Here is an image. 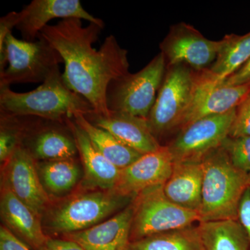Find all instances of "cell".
<instances>
[{"label":"cell","mask_w":250,"mask_h":250,"mask_svg":"<svg viewBox=\"0 0 250 250\" xmlns=\"http://www.w3.org/2000/svg\"><path fill=\"white\" fill-rule=\"evenodd\" d=\"M250 136V94L236 108V117L231 129L229 137L237 138Z\"/></svg>","instance_id":"obj_28"},{"label":"cell","mask_w":250,"mask_h":250,"mask_svg":"<svg viewBox=\"0 0 250 250\" xmlns=\"http://www.w3.org/2000/svg\"><path fill=\"white\" fill-rule=\"evenodd\" d=\"M93 111L85 98L65 85L59 67L31 91L17 93L10 86H0V113L65 121L77 113L85 116Z\"/></svg>","instance_id":"obj_2"},{"label":"cell","mask_w":250,"mask_h":250,"mask_svg":"<svg viewBox=\"0 0 250 250\" xmlns=\"http://www.w3.org/2000/svg\"><path fill=\"white\" fill-rule=\"evenodd\" d=\"M248 187L250 188V171L248 173Z\"/></svg>","instance_id":"obj_34"},{"label":"cell","mask_w":250,"mask_h":250,"mask_svg":"<svg viewBox=\"0 0 250 250\" xmlns=\"http://www.w3.org/2000/svg\"><path fill=\"white\" fill-rule=\"evenodd\" d=\"M59 121H52L47 125L34 130L31 134L29 129L22 143L35 160L56 161L75 159L79 154L73 135L69 129L56 126Z\"/></svg>","instance_id":"obj_19"},{"label":"cell","mask_w":250,"mask_h":250,"mask_svg":"<svg viewBox=\"0 0 250 250\" xmlns=\"http://www.w3.org/2000/svg\"><path fill=\"white\" fill-rule=\"evenodd\" d=\"M0 250H30L29 247L6 227L0 228Z\"/></svg>","instance_id":"obj_29"},{"label":"cell","mask_w":250,"mask_h":250,"mask_svg":"<svg viewBox=\"0 0 250 250\" xmlns=\"http://www.w3.org/2000/svg\"><path fill=\"white\" fill-rule=\"evenodd\" d=\"M236 108L219 116L202 118L179 129L167 146L174 162H202L221 147L229 134Z\"/></svg>","instance_id":"obj_9"},{"label":"cell","mask_w":250,"mask_h":250,"mask_svg":"<svg viewBox=\"0 0 250 250\" xmlns=\"http://www.w3.org/2000/svg\"><path fill=\"white\" fill-rule=\"evenodd\" d=\"M203 177L202 162H174L170 178L164 185V192L176 205L199 213Z\"/></svg>","instance_id":"obj_20"},{"label":"cell","mask_w":250,"mask_h":250,"mask_svg":"<svg viewBox=\"0 0 250 250\" xmlns=\"http://www.w3.org/2000/svg\"><path fill=\"white\" fill-rule=\"evenodd\" d=\"M132 202L108 220L65 235L66 239L76 242L84 250H128L134 217Z\"/></svg>","instance_id":"obj_16"},{"label":"cell","mask_w":250,"mask_h":250,"mask_svg":"<svg viewBox=\"0 0 250 250\" xmlns=\"http://www.w3.org/2000/svg\"><path fill=\"white\" fill-rule=\"evenodd\" d=\"M84 116L92 124L106 130L125 146L143 155L156 152L162 146L153 134L147 120L115 111L104 115L93 111Z\"/></svg>","instance_id":"obj_15"},{"label":"cell","mask_w":250,"mask_h":250,"mask_svg":"<svg viewBox=\"0 0 250 250\" xmlns=\"http://www.w3.org/2000/svg\"><path fill=\"white\" fill-rule=\"evenodd\" d=\"M166 61L158 54L146 66L112 81L106 90L108 111L122 112L147 120L165 76Z\"/></svg>","instance_id":"obj_6"},{"label":"cell","mask_w":250,"mask_h":250,"mask_svg":"<svg viewBox=\"0 0 250 250\" xmlns=\"http://www.w3.org/2000/svg\"><path fill=\"white\" fill-rule=\"evenodd\" d=\"M202 164L200 223L238 220L240 202L248 188V174L233 165L222 147L208 154Z\"/></svg>","instance_id":"obj_3"},{"label":"cell","mask_w":250,"mask_h":250,"mask_svg":"<svg viewBox=\"0 0 250 250\" xmlns=\"http://www.w3.org/2000/svg\"><path fill=\"white\" fill-rule=\"evenodd\" d=\"M128 250H206L199 225L130 242Z\"/></svg>","instance_id":"obj_24"},{"label":"cell","mask_w":250,"mask_h":250,"mask_svg":"<svg viewBox=\"0 0 250 250\" xmlns=\"http://www.w3.org/2000/svg\"><path fill=\"white\" fill-rule=\"evenodd\" d=\"M197 75V72L182 64L166 67L165 76L147 120L158 141L182 126L193 98Z\"/></svg>","instance_id":"obj_7"},{"label":"cell","mask_w":250,"mask_h":250,"mask_svg":"<svg viewBox=\"0 0 250 250\" xmlns=\"http://www.w3.org/2000/svg\"><path fill=\"white\" fill-rule=\"evenodd\" d=\"M39 250H84L77 243L69 239L49 238Z\"/></svg>","instance_id":"obj_33"},{"label":"cell","mask_w":250,"mask_h":250,"mask_svg":"<svg viewBox=\"0 0 250 250\" xmlns=\"http://www.w3.org/2000/svg\"><path fill=\"white\" fill-rule=\"evenodd\" d=\"M21 12L12 11L0 19V48L4 45L5 39L10 33H12V29L17 27L21 21Z\"/></svg>","instance_id":"obj_31"},{"label":"cell","mask_w":250,"mask_h":250,"mask_svg":"<svg viewBox=\"0 0 250 250\" xmlns=\"http://www.w3.org/2000/svg\"><path fill=\"white\" fill-rule=\"evenodd\" d=\"M238 220L241 224L249 239L250 246V188L248 187L242 197L238 207Z\"/></svg>","instance_id":"obj_30"},{"label":"cell","mask_w":250,"mask_h":250,"mask_svg":"<svg viewBox=\"0 0 250 250\" xmlns=\"http://www.w3.org/2000/svg\"><path fill=\"white\" fill-rule=\"evenodd\" d=\"M221 45V41L208 40L193 26L180 22L171 26L160 49L167 66L182 64L202 72L214 62Z\"/></svg>","instance_id":"obj_10"},{"label":"cell","mask_w":250,"mask_h":250,"mask_svg":"<svg viewBox=\"0 0 250 250\" xmlns=\"http://www.w3.org/2000/svg\"><path fill=\"white\" fill-rule=\"evenodd\" d=\"M134 198L116 190L82 194L52 210L47 219V226L52 233L65 235L83 231L124 209Z\"/></svg>","instance_id":"obj_5"},{"label":"cell","mask_w":250,"mask_h":250,"mask_svg":"<svg viewBox=\"0 0 250 250\" xmlns=\"http://www.w3.org/2000/svg\"><path fill=\"white\" fill-rule=\"evenodd\" d=\"M211 66L202 73L213 82H220L238 71L250 59V32L245 35L228 34Z\"/></svg>","instance_id":"obj_21"},{"label":"cell","mask_w":250,"mask_h":250,"mask_svg":"<svg viewBox=\"0 0 250 250\" xmlns=\"http://www.w3.org/2000/svg\"><path fill=\"white\" fill-rule=\"evenodd\" d=\"M250 94V83L225 85L197 72L193 98L181 128L202 118L228 113L238 107Z\"/></svg>","instance_id":"obj_12"},{"label":"cell","mask_w":250,"mask_h":250,"mask_svg":"<svg viewBox=\"0 0 250 250\" xmlns=\"http://www.w3.org/2000/svg\"><path fill=\"white\" fill-rule=\"evenodd\" d=\"M174 161L167 146L143 154L137 161L122 169L114 190L129 196H137L148 188L164 184L170 178Z\"/></svg>","instance_id":"obj_14"},{"label":"cell","mask_w":250,"mask_h":250,"mask_svg":"<svg viewBox=\"0 0 250 250\" xmlns=\"http://www.w3.org/2000/svg\"><path fill=\"white\" fill-rule=\"evenodd\" d=\"M72 119L84 131L97 149L121 170L131 165L143 155L125 146L106 130L92 124L84 115L77 113Z\"/></svg>","instance_id":"obj_22"},{"label":"cell","mask_w":250,"mask_h":250,"mask_svg":"<svg viewBox=\"0 0 250 250\" xmlns=\"http://www.w3.org/2000/svg\"><path fill=\"white\" fill-rule=\"evenodd\" d=\"M103 29L95 23L83 27L82 20L67 18L46 26L41 34L65 64L62 77L65 85L85 98L94 111L106 115L109 113L106 103L108 84L129 73V63L127 50L114 36H107L99 50L94 48Z\"/></svg>","instance_id":"obj_1"},{"label":"cell","mask_w":250,"mask_h":250,"mask_svg":"<svg viewBox=\"0 0 250 250\" xmlns=\"http://www.w3.org/2000/svg\"><path fill=\"white\" fill-rule=\"evenodd\" d=\"M37 169L46 191L55 195L70 191L80 178V167L75 159L41 161Z\"/></svg>","instance_id":"obj_25"},{"label":"cell","mask_w":250,"mask_h":250,"mask_svg":"<svg viewBox=\"0 0 250 250\" xmlns=\"http://www.w3.org/2000/svg\"><path fill=\"white\" fill-rule=\"evenodd\" d=\"M221 147L238 170L248 174L250 171V136L227 137Z\"/></svg>","instance_id":"obj_27"},{"label":"cell","mask_w":250,"mask_h":250,"mask_svg":"<svg viewBox=\"0 0 250 250\" xmlns=\"http://www.w3.org/2000/svg\"><path fill=\"white\" fill-rule=\"evenodd\" d=\"M62 62L60 54L41 34L27 41L10 33L0 48V86L43 83Z\"/></svg>","instance_id":"obj_4"},{"label":"cell","mask_w":250,"mask_h":250,"mask_svg":"<svg viewBox=\"0 0 250 250\" xmlns=\"http://www.w3.org/2000/svg\"><path fill=\"white\" fill-rule=\"evenodd\" d=\"M220 82L225 85H241L250 83V59L238 71Z\"/></svg>","instance_id":"obj_32"},{"label":"cell","mask_w":250,"mask_h":250,"mask_svg":"<svg viewBox=\"0 0 250 250\" xmlns=\"http://www.w3.org/2000/svg\"><path fill=\"white\" fill-rule=\"evenodd\" d=\"M0 211L6 228L29 248L39 250L48 239L40 217L4 184L1 186Z\"/></svg>","instance_id":"obj_17"},{"label":"cell","mask_w":250,"mask_h":250,"mask_svg":"<svg viewBox=\"0 0 250 250\" xmlns=\"http://www.w3.org/2000/svg\"><path fill=\"white\" fill-rule=\"evenodd\" d=\"M65 122L76 143L84 169L85 184L100 190H114L121 169L113 165L97 149L72 118H67Z\"/></svg>","instance_id":"obj_18"},{"label":"cell","mask_w":250,"mask_h":250,"mask_svg":"<svg viewBox=\"0 0 250 250\" xmlns=\"http://www.w3.org/2000/svg\"><path fill=\"white\" fill-rule=\"evenodd\" d=\"M206 250H250L246 231L238 220L199 223Z\"/></svg>","instance_id":"obj_23"},{"label":"cell","mask_w":250,"mask_h":250,"mask_svg":"<svg viewBox=\"0 0 250 250\" xmlns=\"http://www.w3.org/2000/svg\"><path fill=\"white\" fill-rule=\"evenodd\" d=\"M21 12L16 29L23 40L34 41L54 19L77 18L104 27V22L85 11L80 0H33Z\"/></svg>","instance_id":"obj_13"},{"label":"cell","mask_w":250,"mask_h":250,"mask_svg":"<svg viewBox=\"0 0 250 250\" xmlns=\"http://www.w3.org/2000/svg\"><path fill=\"white\" fill-rule=\"evenodd\" d=\"M28 117L0 113V161L4 164L22 146L28 129Z\"/></svg>","instance_id":"obj_26"},{"label":"cell","mask_w":250,"mask_h":250,"mask_svg":"<svg viewBox=\"0 0 250 250\" xmlns=\"http://www.w3.org/2000/svg\"><path fill=\"white\" fill-rule=\"evenodd\" d=\"M164 185L148 188L135 197L130 242L200 223V213L171 201Z\"/></svg>","instance_id":"obj_8"},{"label":"cell","mask_w":250,"mask_h":250,"mask_svg":"<svg viewBox=\"0 0 250 250\" xmlns=\"http://www.w3.org/2000/svg\"><path fill=\"white\" fill-rule=\"evenodd\" d=\"M3 184L41 218L49 205L48 195L41 182L35 159L22 146L4 164Z\"/></svg>","instance_id":"obj_11"}]
</instances>
